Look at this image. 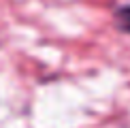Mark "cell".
<instances>
[{
  "label": "cell",
  "instance_id": "cell-1",
  "mask_svg": "<svg viewBox=\"0 0 130 128\" xmlns=\"http://www.w3.org/2000/svg\"><path fill=\"white\" fill-rule=\"evenodd\" d=\"M115 24L122 32L130 34V4H124V7L115 9Z\"/></svg>",
  "mask_w": 130,
  "mask_h": 128
}]
</instances>
